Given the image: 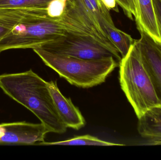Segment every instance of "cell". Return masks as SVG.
Masks as SVG:
<instances>
[{
    "instance_id": "1",
    "label": "cell",
    "mask_w": 161,
    "mask_h": 160,
    "mask_svg": "<svg viewBox=\"0 0 161 160\" xmlns=\"http://www.w3.org/2000/svg\"><path fill=\"white\" fill-rule=\"evenodd\" d=\"M47 82L31 70L0 75V88L7 95L33 113L50 132L63 134L67 127L58 113Z\"/></svg>"
},
{
    "instance_id": "2",
    "label": "cell",
    "mask_w": 161,
    "mask_h": 160,
    "mask_svg": "<svg viewBox=\"0 0 161 160\" xmlns=\"http://www.w3.org/2000/svg\"><path fill=\"white\" fill-rule=\"evenodd\" d=\"M45 65L72 85L89 88L101 84L118 66L114 56L84 59L49 52L40 48L33 49Z\"/></svg>"
},
{
    "instance_id": "3",
    "label": "cell",
    "mask_w": 161,
    "mask_h": 160,
    "mask_svg": "<svg viewBox=\"0 0 161 160\" xmlns=\"http://www.w3.org/2000/svg\"><path fill=\"white\" fill-rule=\"evenodd\" d=\"M119 63L120 85L137 117L152 108L161 107L136 40Z\"/></svg>"
},
{
    "instance_id": "4",
    "label": "cell",
    "mask_w": 161,
    "mask_h": 160,
    "mask_svg": "<svg viewBox=\"0 0 161 160\" xmlns=\"http://www.w3.org/2000/svg\"><path fill=\"white\" fill-rule=\"evenodd\" d=\"M46 9L28 10L0 41L1 52L10 49H34L65 35L63 25L49 18Z\"/></svg>"
},
{
    "instance_id": "5",
    "label": "cell",
    "mask_w": 161,
    "mask_h": 160,
    "mask_svg": "<svg viewBox=\"0 0 161 160\" xmlns=\"http://www.w3.org/2000/svg\"><path fill=\"white\" fill-rule=\"evenodd\" d=\"M66 32L92 40L109 51L119 61L122 56L111 39L99 26L84 0H67L64 14L58 21Z\"/></svg>"
},
{
    "instance_id": "6",
    "label": "cell",
    "mask_w": 161,
    "mask_h": 160,
    "mask_svg": "<svg viewBox=\"0 0 161 160\" xmlns=\"http://www.w3.org/2000/svg\"><path fill=\"white\" fill-rule=\"evenodd\" d=\"M38 48L53 53L80 59H98L114 57L109 51L99 44L67 32L59 38Z\"/></svg>"
},
{
    "instance_id": "7",
    "label": "cell",
    "mask_w": 161,
    "mask_h": 160,
    "mask_svg": "<svg viewBox=\"0 0 161 160\" xmlns=\"http://www.w3.org/2000/svg\"><path fill=\"white\" fill-rule=\"evenodd\" d=\"M49 132L50 131L42 123H3L0 124V144H35L44 142Z\"/></svg>"
},
{
    "instance_id": "8",
    "label": "cell",
    "mask_w": 161,
    "mask_h": 160,
    "mask_svg": "<svg viewBox=\"0 0 161 160\" xmlns=\"http://www.w3.org/2000/svg\"><path fill=\"white\" fill-rule=\"evenodd\" d=\"M139 31L141 38L136 40V42L161 104V45L155 42L142 30Z\"/></svg>"
},
{
    "instance_id": "9",
    "label": "cell",
    "mask_w": 161,
    "mask_h": 160,
    "mask_svg": "<svg viewBox=\"0 0 161 160\" xmlns=\"http://www.w3.org/2000/svg\"><path fill=\"white\" fill-rule=\"evenodd\" d=\"M48 87L53 97L58 113L67 128L79 130L86 125V121L77 107L75 106L70 98L62 95L56 81L48 82Z\"/></svg>"
},
{
    "instance_id": "10",
    "label": "cell",
    "mask_w": 161,
    "mask_h": 160,
    "mask_svg": "<svg viewBox=\"0 0 161 160\" xmlns=\"http://www.w3.org/2000/svg\"><path fill=\"white\" fill-rule=\"evenodd\" d=\"M138 15L135 19L138 30H142L161 45V33L152 0H136Z\"/></svg>"
},
{
    "instance_id": "11",
    "label": "cell",
    "mask_w": 161,
    "mask_h": 160,
    "mask_svg": "<svg viewBox=\"0 0 161 160\" xmlns=\"http://www.w3.org/2000/svg\"><path fill=\"white\" fill-rule=\"evenodd\" d=\"M138 119L139 134L145 139L161 142V106L150 109Z\"/></svg>"
},
{
    "instance_id": "12",
    "label": "cell",
    "mask_w": 161,
    "mask_h": 160,
    "mask_svg": "<svg viewBox=\"0 0 161 160\" xmlns=\"http://www.w3.org/2000/svg\"><path fill=\"white\" fill-rule=\"evenodd\" d=\"M84 1L86 6L105 33L106 27H115L109 11L106 8L102 0H84Z\"/></svg>"
},
{
    "instance_id": "13",
    "label": "cell",
    "mask_w": 161,
    "mask_h": 160,
    "mask_svg": "<svg viewBox=\"0 0 161 160\" xmlns=\"http://www.w3.org/2000/svg\"><path fill=\"white\" fill-rule=\"evenodd\" d=\"M29 9H0V41ZM2 52L0 50V54Z\"/></svg>"
},
{
    "instance_id": "14",
    "label": "cell",
    "mask_w": 161,
    "mask_h": 160,
    "mask_svg": "<svg viewBox=\"0 0 161 160\" xmlns=\"http://www.w3.org/2000/svg\"><path fill=\"white\" fill-rule=\"evenodd\" d=\"M105 33L117 48L122 58L125 56L131 46L135 42V39L130 35L118 29L115 26L106 27Z\"/></svg>"
},
{
    "instance_id": "15",
    "label": "cell",
    "mask_w": 161,
    "mask_h": 160,
    "mask_svg": "<svg viewBox=\"0 0 161 160\" xmlns=\"http://www.w3.org/2000/svg\"><path fill=\"white\" fill-rule=\"evenodd\" d=\"M41 145H70V146H124L123 144L114 143L102 141L97 137L86 135L76 136L71 139L60 142H44L40 143Z\"/></svg>"
},
{
    "instance_id": "16",
    "label": "cell",
    "mask_w": 161,
    "mask_h": 160,
    "mask_svg": "<svg viewBox=\"0 0 161 160\" xmlns=\"http://www.w3.org/2000/svg\"><path fill=\"white\" fill-rule=\"evenodd\" d=\"M52 0H0V9H45Z\"/></svg>"
},
{
    "instance_id": "17",
    "label": "cell",
    "mask_w": 161,
    "mask_h": 160,
    "mask_svg": "<svg viewBox=\"0 0 161 160\" xmlns=\"http://www.w3.org/2000/svg\"><path fill=\"white\" fill-rule=\"evenodd\" d=\"M67 0H52L47 8V13L50 18L58 21L63 16Z\"/></svg>"
},
{
    "instance_id": "18",
    "label": "cell",
    "mask_w": 161,
    "mask_h": 160,
    "mask_svg": "<svg viewBox=\"0 0 161 160\" xmlns=\"http://www.w3.org/2000/svg\"><path fill=\"white\" fill-rule=\"evenodd\" d=\"M118 5L124 10L125 14L130 19H136L138 15L136 0H116Z\"/></svg>"
},
{
    "instance_id": "19",
    "label": "cell",
    "mask_w": 161,
    "mask_h": 160,
    "mask_svg": "<svg viewBox=\"0 0 161 160\" xmlns=\"http://www.w3.org/2000/svg\"><path fill=\"white\" fill-rule=\"evenodd\" d=\"M161 33V0H152Z\"/></svg>"
},
{
    "instance_id": "20",
    "label": "cell",
    "mask_w": 161,
    "mask_h": 160,
    "mask_svg": "<svg viewBox=\"0 0 161 160\" xmlns=\"http://www.w3.org/2000/svg\"><path fill=\"white\" fill-rule=\"evenodd\" d=\"M102 1L106 8L109 11L112 10L116 12H119L118 4L116 0H102Z\"/></svg>"
}]
</instances>
